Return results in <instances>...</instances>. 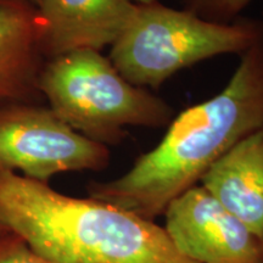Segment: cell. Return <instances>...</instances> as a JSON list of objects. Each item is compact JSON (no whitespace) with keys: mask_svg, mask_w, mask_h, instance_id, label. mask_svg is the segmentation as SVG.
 Masks as SVG:
<instances>
[{"mask_svg":"<svg viewBox=\"0 0 263 263\" xmlns=\"http://www.w3.org/2000/svg\"><path fill=\"white\" fill-rule=\"evenodd\" d=\"M0 223L57 263H196L155 222L8 171H0Z\"/></svg>","mask_w":263,"mask_h":263,"instance_id":"cell-2","label":"cell"},{"mask_svg":"<svg viewBox=\"0 0 263 263\" xmlns=\"http://www.w3.org/2000/svg\"><path fill=\"white\" fill-rule=\"evenodd\" d=\"M5 232H8V229H6L5 227L0 223V234H2V233H5Z\"/></svg>","mask_w":263,"mask_h":263,"instance_id":"cell-14","label":"cell"},{"mask_svg":"<svg viewBox=\"0 0 263 263\" xmlns=\"http://www.w3.org/2000/svg\"><path fill=\"white\" fill-rule=\"evenodd\" d=\"M261 18L216 24L159 2L138 12L111 45L110 61L136 87L159 88L177 71L216 55L242 54L257 37Z\"/></svg>","mask_w":263,"mask_h":263,"instance_id":"cell-4","label":"cell"},{"mask_svg":"<svg viewBox=\"0 0 263 263\" xmlns=\"http://www.w3.org/2000/svg\"><path fill=\"white\" fill-rule=\"evenodd\" d=\"M263 129V16L251 47L221 93L171 121L155 149L120 178L91 180V199L155 221L239 141Z\"/></svg>","mask_w":263,"mask_h":263,"instance_id":"cell-1","label":"cell"},{"mask_svg":"<svg viewBox=\"0 0 263 263\" xmlns=\"http://www.w3.org/2000/svg\"><path fill=\"white\" fill-rule=\"evenodd\" d=\"M110 150L76 132L43 103L0 106V171L49 184L66 172L101 171Z\"/></svg>","mask_w":263,"mask_h":263,"instance_id":"cell-5","label":"cell"},{"mask_svg":"<svg viewBox=\"0 0 263 263\" xmlns=\"http://www.w3.org/2000/svg\"><path fill=\"white\" fill-rule=\"evenodd\" d=\"M35 8L45 60L112 45L138 12V4L132 0H39Z\"/></svg>","mask_w":263,"mask_h":263,"instance_id":"cell-7","label":"cell"},{"mask_svg":"<svg viewBox=\"0 0 263 263\" xmlns=\"http://www.w3.org/2000/svg\"><path fill=\"white\" fill-rule=\"evenodd\" d=\"M42 22L26 0H0V106L43 103L38 80L45 59Z\"/></svg>","mask_w":263,"mask_h":263,"instance_id":"cell-8","label":"cell"},{"mask_svg":"<svg viewBox=\"0 0 263 263\" xmlns=\"http://www.w3.org/2000/svg\"><path fill=\"white\" fill-rule=\"evenodd\" d=\"M136 4H151V3H155L157 0H132Z\"/></svg>","mask_w":263,"mask_h":263,"instance_id":"cell-12","label":"cell"},{"mask_svg":"<svg viewBox=\"0 0 263 263\" xmlns=\"http://www.w3.org/2000/svg\"><path fill=\"white\" fill-rule=\"evenodd\" d=\"M0 263H57L38 254L14 232L0 234Z\"/></svg>","mask_w":263,"mask_h":263,"instance_id":"cell-11","label":"cell"},{"mask_svg":"<svg viewBox=\"0 0 263 263\" xmlns=\"http://www.w3.org/2000/svg\"><path fill=\"white\" fill-rule=\"evenodd\" d=\"M184 10L216 24H232L252 0H182Z\"/></svg>","mask_w":263,"mask_h":263,"instance_id":"cell-10","label":"cell"},{"mask_svg":"<svg viewBox=\"0 0 263 263\" xmlns=\"http://www.w3.org/2000/svg\"><path fill=\"white\" fill-rule=\"evenodd\" d=\"M164 230L196 263H263V241L203 186H193L164 211Z\"/></svg>","mask_w":263,"mask_h":263,"instance_id":"cell-6","label":"cell"},{"mask_svg":"<svg viewBox=\"0 0 263 263\" xmlns=\"http://www.w3.org/2000/svg\"><path fill=\"white\" fill-rule=\"evenodd\" d=\"M200 182L263 241V129L239 141Z\"/></svg>","mask_w":263,"mask_h":263,"instance_id":"cell-9","label":"cell"},{"mask_svg":"<svg viewBox=\"0 0 263 263\" xmlns=\"http://www.w3.org/2000/svg\"><path fill=\"white\" fill-rule=\"evenodd\" d=\"M38 89L72 129L103 145H116L127 126L159 128L173 120L163 99L124 80L110 59L81 49L45 60Z\"/></svg>","mask_w":263,"mask_h":263,"instance_id":"cell-3","label":"cell"},{"mask_svg":"<svg viewBox=\"0 0 263 263\" xmlns=\"http://www.w3.org/2000/svg\"><path fill=\"white\" fill-rule=\"evenodd\" d=\"M26 2L29 3V4H32V5L37 6V4L39 3V0H26Z\"/></svg>","mask_w":263,"mask_h":263,"instance_id":"cell-13","label":"cell"}]
</instances>
